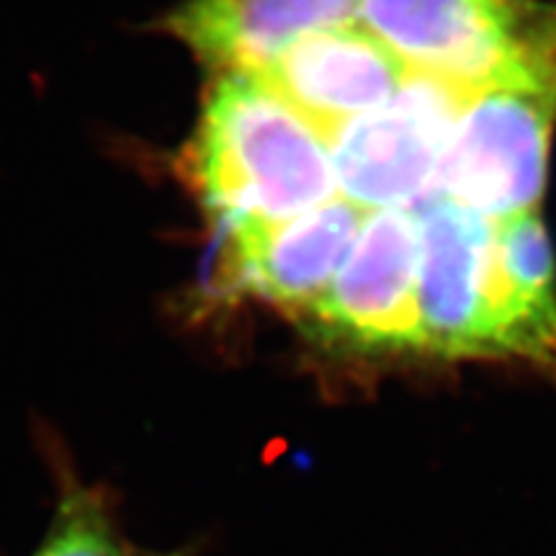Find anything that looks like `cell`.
Wrapping results in <instances>:
<instances>
[{
    "label": "cell",
    "mask_w": 556,
    "mask_h": 556,
    "mask_svg": "<svg viewBox=\"0 0 556 556\" xmlns=\"http://www.w3.org/2000/svg\"><path fill=\"white\" fill-rule=\"evenodd\" d=\"M361 24L413 73L471 96L556 86V3L548 0H361Z\"/></svg>",
    "instance_id": "3957f363"
},
{
    "label": "cell",
    "mask_w": 556,
    "mask_h": 556,
    "mask_svg": "<svg viewBox=\"0 0 556 556\" xmlns=\"http://www.w3.org/2000/svg\"><path fill=\"white\" fill-rule=\"evenodd\" d=\"M366 217L338 193L291 219L227 227V268L242 291L296 319L330 287Z\"/></svg>",
    "instance_id": "ba28073f"
},
{
    "label": "cell",
    "mask_w": 556,
    "mask_h": 556,
    "mask_svg": "<svg viewBox=\"0 0 556 556\" xmlns=\"http://www.w3.org/2000/svg\"><path fill=\"white\" fill-rule=\"evenodd\" d=\"M556 86H500L458 116L433 189L486 219L533 212L546 186Z\"/></svg>",
    "instance_id": "5b68a950"
},
{
    "label": "cell",
    "mask_w": 556,
    "mask_h": 556,
    "mask_svg": "<svg viewBox=\"0 0 556 556\" xmlns=\"http://www.w3.org/2000/svg\"><path fill=\"white\" fill-rule=\"evenodd\" d=\"M426 356L520 358L556 368V289L505 261L495 219L441 193L417 201Z\"/></svg>",
    "instance_id": "6da1fadb"
},
{
    "label": "cell",
    "mask_w": 556,
    "mask_h": 556,
    "mask_svg": "<svg viewBox=\"0 0 556 556\" xmlns=\"http://www.w3.org/2000/svg\"><path fill=\"white\" fill-rule=\"evenodd\" d=\"M361 21V0H186L165 31L217 73H255L307 34Z\"/></svg>",
    "instance_id": "9c48e42d"
},
{
    "label": "cell",
    "mask_w": 556,
    "mask_h": 556,
    "mask_svg": "<svg viewBox=\"0 0 556 556\" xmlns=\"http://www.w3.org/2000/svg\"><path fill=\"white\" fill-rule=\"evenodd\" d=\"M186 173L222 225L281 222L338 197L330 144L253 73H217Z\"/></svg>",
    "instance_id": "7a4b0ae2"
},
{
    "label": "cell",
    "mask_w": 556,
    "mask_h": 556,
    "mask_svg": "<svg viewBox=\"0 0 556 556\" xmlns=\"http://www.w3.org/2000/svg\"><path fill=\"white\" fill-rule=\"evenodd\" d=\"M31 556H139L124 539L101 486L67 484L45 539Z\"/></svg>",
    "instance_id": "30bf717a"
},
{
    "label": "cell",
    "mask_w": 556,
    "mask_h": 556,
    "mask_svg": "<svg viewBox=\"0 0 556 556\" xmlns=\"http://www.w3.org/2000/svg\"><path fill=\"white\" fill-rule=\"evenodd\" d=\"M475 96L413 73L394 99L330 139L338 193L368 208L413 206L433 189L458 116Z\"/></svg>",
    "instance_id": "8992f818"
},
{
    "label": "cell",
    "mask_w": 556,
    "mask_h": 556,
    "mask_svg": "<svg viewBox=\"0 0 556 556\" xmlns=\"http://www.w3.org/2000/svg\"><path fill=\"white\" fill-rule=\"evenodd\" d=\"M139 556H184L180 552H168V554H139Z\"/></svg>",
    "instance_id": "8fae6325"
},
{
    "label": "cell",
    "mask_w": 556,
    "mask_h": 556,
    "mask_svg": "<svg viewBox=\"0 0 556 556\" xmlns=\"http://www.w3.org/2000/svg\"><path fill=\"white\" fill-rule=\"evenodd\" d=\"M253 75L330 144L345 124L394 99L413 70L356 21L307 34Z\"/></svg>",
    "instance_id": "52a82bcc"
},
{
    "label": "cell",
    "mask_w": 556,
    "mask_h": 556,
    "mask_svg": "<svg viewBox=\"0 0 556 556\" xmlns=\"http://www.w3.org/2000/svg\"><path fill=\"white\" fill-rule=\"evenodd\" d=\"M420 219L415 206L374 208L330 287L294 323L330 351L422 353Z\"/></svg>",
    "instance_id": "277c9868"
}]
</instances>
